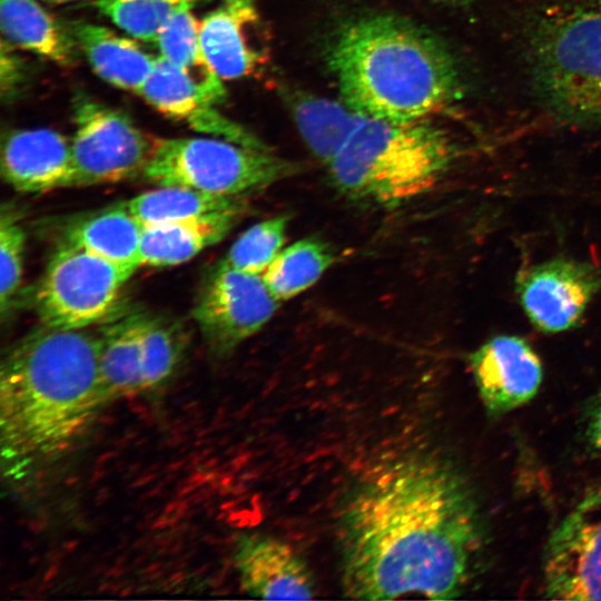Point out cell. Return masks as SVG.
I'll list each match as a JSON object with an SVG mask.
<instances>
[{
    "mask_svg": "<svg viewBox=\"0 0 601 601\" xmlns=\"http://www.w3.org/2000/svg\"><path fill=\"white\" fill-rule=\"evenodd\" d=\"M345 597L393 600L460 595L482 544L470 487L447 462L396 459L352 487L337 522Z\"/></svg>",
    "mask_w": 601,
    "mask_h": 601,
    "instance_id": "obj_1",
    "label": "cell"
},
{
    "mask_svg": "<svg viewBox=\"0 0 601 601\" xmlns=\"http://www.w3.org/2000/svg\"><path fill=\"white\" fill-rule=\"evenodd\" d=\"M107 405L97 334L42 325L23 336L0 366L3 475L23 476L69 455Z\"/></svg>",
    "mask_w": 601,
    "mask_h": 601,
    "instance_id": "obj_2",
    "label": "cell"
},
{
    "mask_svg": "<svg viewBox=\"0 0 601 601\" xmlns=\"http://www.w3.org/2000/svg\"><path fill=\"white\" fill-rule=\"evenodd\" d=\"M329 66L344 101L372 118L425 119L460 92L457 68L443 43L391 14L348 23L333 43Z\"/></svg>",
    "mask_w": 601,
    "mask_h": 601,
    "instance_id": "obj_3",
    "label": "cell"
},
{
    "mask_svg": "<svg viewBox=\"0 0 601 601\" xmlns=\"http://www.w3.org/2000/svg\"><path fill=\"white\" fill-rule=\"evenodd\" d=\"M455 157L452 139L426 119L366 117L327 168L345 198L391 208L433 189Z\"/></svg>",
    "mask_w": 601,
    "mask_h": 601,
    "instance_id": "obj_4",
    "label": "cell"
},
{
    "mask_svg": "<svg viewBox=\"0 0 601 601\" xmlns=\"http://www.w3.org/2000/svg\"><path fill=\"white\" fill-rule=\"evenodd\" d=\"M533 40L534 81L544 105L569 124L601 126V4L550 13Z\"/></svg>",
    "mask_w": 601,
    "mask_h": 601,
    "instance_id": "obj_5",
    "label": "cell"
},
{
    "mask_svg": "<svg viewBox=\"0 0 601 601\" xmlns=\"http://www.w3.org/2000/svg\"><path fill=\"white\" fill-rule=\"evenodd\" d=\"M299 171L298 164L275 155L272 149L205 136L155 139L141 176L155 186H179L245 198Z\"/></svg>",
    "mask_w": 601,
    "mask_h": 601,
    "instance_id": "obj_6",
    "label": "cell"
},
{
    "mask_svg": "<svg viewBox=\"0 0 601 601\" xmlns=\"http://www.w3.org/2000/svg\"><path fill=\"white\" fill-rule=\"evenodd\" d=\"M134 272L85 250L59 245L36 289L43 326L81 329L120 308L121 289Z\"/></svg>",
    "mask_w": 601,
    "mask_h": 601,
    "instance_id": "obj_7",
    "label": "cell"
},
{
    "mask_svg": "<svg viewBox=\"0 0 601 601\" xmlns=\"http://www.w3.org/2000/svg\"><path fill=\"white\" fill-rule=\"evenodd\" d=\"M76 186L118 183L142 174L154 148L122 111L79 91L72 98Z\"/></svg>",
    "mask_w": 601,
    "mask_h": 601,
    "instance_id": "obj_8",
    "label": "cell"
},
{
    "mask_svg": "<svg viewBox=\"0 0 601 601\" xmlns=\"http://www.w3.org/2000/svg\"><path fill=\"white\" fill-rule=\"evenodd\" d=\"M279 303L262 275L238 270L220 260L201 284L193 317L210 354L224 358L258 333Z\"/></svg>",
    "mask_w": 601,
    "mask_h": 601,
    "instance_id": "obj_9",
    "label": "cell"
},
{
    "mask_svg": "<svg viewBox=\"0 0 601 601\" xmlns=\"http://www.w3.org/2000/svg\"><path fill=\"white\" fill-rule=\"evenodd\" d=\"M543 572L548 598L601 600V489L585 495L553 531Z\"/></svg>",
    "mask_w": 601,
    "mask_h": 601,
    "instance_id": "obj_10",
    "label": "cell"
},
{
    "mask_svg": "<svg viewBox=\"0 0 601 601\" xmlns=\"http://www.w3.org/2000/svg\"><path fill=\"white\" fill-rule=\"evenodd\" d=\"M601 290V269L573 258L555 257L528 267L516 279L519 303L540 332L575 327Z\"/></svg>",
    "mask_w": 601,
    "mask_h": 601,
    "instance_id": "obj_11",
    "label": "cell"
},
{
    "mask_svg": "<svg viewBox=\"0 0 601 601\" xmlns=\"http://www.w3.org/2000/svg\"><path fill=\"white\" fill-rule=\"evenodd\" d=\"M199 38L224 80L257 75L267 62L264 22L254 0H220L199 21Z\"/></svg>",
    "mask_w": 601,
    "mask_h": 601,
    "instance_id": "obj_12",
    "label": "cell"
},
{
    "mask_svg": "<svg viewBox=\"0 0 601 601\" xmlns=\"http://www.w3.org/2000/svg\"><path fill=\"white\" fill-rule=\"evenodd\" d=\"M480 397L490 414H503L529 402L543 378L541 359L516 335H496L469 357Z\"/></svg>",
    "mask_w": 601,
    "mask_h": 601,
    "instance_id": "obj_13",
    "label": "cell"
},
{
    "mask_svg": "<svg viewBox=\"0 0 601 601\" xmlns=\"http://www.w3.org/2000/svg\"><path fill=\"white\" fill-rule=\"evenodd\" d=\"M233 563L242 589L260 599L311 600L316 587L302 556L283 540L260 533L236 538Z\"/></svg>",
    "mask_w": 601,
    "mask_h": 601,
    "instance_id": "obj_14",
    "label": "cell"
},
{
    "mask_svg": "<svg viewBox=\"0 0 601 601\" xmlns=\"http://www.w3.org/2000/svg\"><path fill=\"white\" fill-rule=\"evenodd\" d=\"M151 107L194 130L244 146L270 149L257 136L216 109L195 85L164 57H156L154 68L138 92Z\"/></svg>",
    "mask_w": 601,
    "mask_h": 601,
    "instance_id": "obj_15",
    "label": "cell"
},
{
    "mask_svg": "<svg viewBox=\"0 0 601 601\" xmlns=\"http://www.w3.org/2000/svg\"><path fill=\"white\" fill-rule=\"evenodd\" d=\"M0 164L3 179L18 191L76 186L71 142L49 128L8 131L2 138Z\"/></svg>",
    "mask_w": 601,
    "mask_h": 601,
    "instance_id": "obj_16",
    "label": "cell"
},
{
    "mask_svg": "<svg viewBox=\"0 0 601 601\" xmlns=\"http://www.w3.org/2000/svg\"><path fill=\"white\" fill-rule=\"evenodd\" d=\"M148 315L120 307L100 323L98 337L99 377L102 392L112 403L142 393L141 336Z\"/></svg>",
    "mask_w": 601,
    "mask_h": 601,
    "instance_id": "obj_17",
    "label": "cell"
},
{
    "mask_svg": "<svg viewBox=\"0 0 601 601\" xmlns=\"http://www.w3.org/2000/svg\"><path fill=\"white\" fill-rule=\"evenodd\" d=\"M142 224L121 204L69 220L59 245L75 247L131 272L141 266Z\"/></svg>",
    "mask_w": 601,
    "mask_h": 601,
    "instance_id": "obj_18",
    "label": "cell"
},
{
    "mask_svg": "<svg viewBox=\"0 0 601 601\" xmlns=\"http://www.w3.org/2000/svg\"><path fill=\"white\" fill-rule=\"evenodd\" d=\"M246 209L144 226L141 266L169 267L190 260L204 249L221 242L242 219Z\"/></svg>",
    "mask_w": 601,
    "mask_h": 601,
    "instance_id": "obj_19",
    "label": "cell"
},
{
    "mask_svg": "<svg viewBox=\"0 0 601 601\" xmlns=\"http://www.w3.org/2000/svg\"><path fill=\"white\" fill-rule=\"evenodd\" d=\"M79 50L106 82L138 93L149 77L156 57L129 38L99 24L69 21Z\"/></svg>",
    "mask_w": 601,
    "mask_h": 601,
    "instance_id": "obj_20",
    "label": "cell"
},
{
    "mask_svg": "<svg viewBox=\"0 0 601 601\" xmlns=\"http://www.w3.org/2000/svg\"><path fill=\"white\" fill-rule=\"evenodd\" d=\"M2 37L17 48L59 66H72L79 47L69 28L37 0H0Z\"/></svg>",
    "mask_w": 601,
    "mask_h": 601,
    "instance_id": "obj_21",
    "label": "cell"
},
{
    "mask_svg": "<svg viewBox=\"0 0 601 601\" xmlns=\"http://www.w3.org/2000/svg\"><path fill=\"white\" fill-rule=\"evenodd\" d=\"M290 109L306 146L325 165L339 152L367 117L345 101L341 104L306 93L294 96Z\"/></svg>",
    "mask_w": 601,
    "mask_h": 601,
    "instance_id": "obj_22",
    "label": "cell"
},
{
    "mask_svg": "<svg viewBox=\"0 0 601 601\" xmlns=\"http://www.w3.org/2000/svg\"><path fill=\"white\" fill-rule=\"evenodd\" d=\"M193 9L173 16L156 38L160 56L176 66L213 104L225 101L227 91L223 79L207 60L199 38V21Z\"/></svg>",
    "mask_w": 601,
    "mask_h": 601,
    "instance_id": "obj_23",
    "label": "cell"
},
{
    "mask_svg": "<svg viewBox=\"0 0 601 601\" xmlns=\"http://www.w3.org/2000/svg\"><path fill=\"white\" fill-rule=\"evenodd\" d=\"M142 226L176 223L247 208L244 198L210 195L179 186H157L120 203Z\"/></svg>",
    "mask_w": 601,
    "mask_h": 601,
    "instance_id": "obj_24",
    "label": "cell"
},
{
    "mask_svg": "<svg viewBox=\"0 0 601 601\" xmlns=\"http://www.w3.org/2000/svg\"><path fill=\"white\" fill-rule=\"evenodd\" d=\"M335 260L327 243L306 237L284 247L262 276L277 300H287L313 286Z\"/></svg>",
    "mask_w": 601,
    "mask_h": 601,
    "instance_id": "obj_25",
    "label": "cell"
},
{
    "mask_svg": "<svg viewBox=\"0 0 601 601\" xmlns=\"http://www.w3.org/2000/svg\"><path fill=\"white\" fill-rule=\"evenodd\" d=\"M186 343L179 324L148 315L141 336L142 393L169 382L184 358Z\"/></svg>",
    "mask_w": 601,
    "mask_h": 601,
    "instance_id": "obj_26",
    "label": "cell"
},
{
    "mask_svg": "<svg viewBox=\"0 0 601 601\" xmlns=\"http://www.w3.org/2000/svg\"><path fill=\"white\" fill-rule=\"evenodd\" d=\"M197 0H92L91 6L132 38L156 41L164 24Z\"/></svg>",
    "mask_w": 601,
    "mask_h": 601,
    "instance_id": "obj_27",
    "label": "cell"
},
{
    "mask_svg": "<svg viewBox=\"0 0 601 601\" xmlns=\"http://www.w3.org/2000/svg\"><path fill=\"white\" fill-rule=\"evenodd\" d=\"M289 216L282 214L247 228L231 245L223 260L238 270L263 275L284 248Z\"/></svg>",
    "mask_w": 601,
    "mask_h": 601,
    "instance_id": "obj_28",
    "label": "cell"
},
{
    "mask_svg": "<svg viewBox=\"0 0 601 601\" xmlns=\"http://www.w3.org/2000/svg\"><path fill=\"white\" fill-rule=\"evenodd\" d=\"M26 233L18 213L2 206L0 214V309L4 317L12 309L23 274Z\"/></svg>",
    "mask_w": 601,
    "mask_h": 601,
    "instance_id": "obj_29",
    "label": "cell"
},
{
    "mask_svg": "<svg viewBox=\"0 0 601 601\" xmlns=\"http://www.w3.org/2000/svg\"><path fill=\"white\" fill-rule=\"evenodd\" d=\"M29 66L18 48L2 37L0 48V93L2 102L11 104L27 88Z\"/></svg>",
    "mask_w": 601,
    "mask_h": 601,
    "instance_id": "obj_30",
    "label": "cell"
},
{
    "mask_svg": "<svg viewBox=\"0 0 601 601\" xmlns=\"http://www.w3.org/2000/svg\"><path fill=\"white\" fill-rule=\"evenodd\" d=\"M585 435L590 446L601 454V391L589 408Z\"/></svg>",
    "mask_w": 601,
    "mask_h": 601,
    "instance_id": "obj_31",
    "label": "cell"
},
{
    "mask_svg": "<svg viewBox=\"0 0 601 601\" xmlns=\"http://www.w3.org/2000/svg\"><path fill=\"white\" fill-rule=\"evenodd\" d=\"M41 1L50 2V3H67V2H72L77 0H41Z\"/></svg>",
    "mask_w": 601,
    "mask_h": 601,
    "instance_id": "obj_32",
    "label": "cell"
},
{
    "mask_svg": "<svg viewBox=\"0 0 601 601\" xmlns=\"http://www.w3.org/2000/svg\"><path fill=\"white\" fill-rule=\"evenodd\" d=\"M447 2H451V3H464V2H467L470 0H445Z\"/></svg>",
    "mask_w": 601,
    "mask_h": 601,
    "instance_id": "obj_33",
    "label": "cell"
},
{
    "mask_svg": "<svg viewBox=\"0 0 601 601\" xmlns=\"http://www.w3.org/2000/svg\"><path fill=\"white\" fill-rule=\"evenodd\" d=\"M597 4H601V0H593Z\"/></svg>",
    "mask_w": 601,
    "mask_h": 601,
    "instance_id": "obj_34",
    "label": "cell"
}]
</instances>
